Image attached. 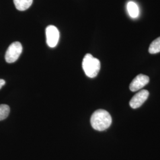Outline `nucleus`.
<instances>
[{
	"instance_id": "6e6552de",
	"label": "nucleus",
	"mask_w": 160,
	"mask_h": 160,
	"mask_svg": "<svg viewBox=\"0 0 160 160\" xmlns=\"http://www.w3.org/2000/svg\"><path fill=\"white\" fill-rule=\"evenodd\" d=\"M127 10L129 14L132 18H137L138 16L139 8L135 2L129 1L127 4Z\"/></svg>"
},
{
	"instance_id": "f257e3e1",
	"label": "nucleus",
	"mask_w": 160,
	"mask_h": 160,
	"mask_svg": "<svg viewBox=\"0 0 160 160\" xmlns=\"http://www.w3.org/2000/svg\"><path fill=\"white\" fill-rule=\"evenodd\" d=\"M90 122L93 129L98 131H103L110 126L112 119L108 112L98 109L92 114Z\"/></svg>"
},
{
	"instance_id": "7ed1b4c3",
	"label": "nucleus",
	"mask_w": 160,
	"mask_h": 160,
	"mask_svg": "<svg viewBox=\"0 0 160 160\" xmlns=\"http://www.w3.org/2000/svg\"><path fill=\"white\" fill-rule=\"evenodd\" d=\"M23 51V47L19 42H14L8 48L6 51L5 59L8 63L16 62L20 56Z\"/></svg>"
},
{
	"instance_id": "39448f33",
	"label": "nucleus",
	"mask_w": 160,
	"mask_h": 160,
	"mask_svg": "<svg viewBox=\"0 0 160 160\" xmlns=\"http://www.w3.org/2000/svg\"><path fill=\"white\" fill-rule=\"evenodd\" d=\"M149 92L148 90H142L138 92L132 98L129 102L130 106L133 109H137L143 104V103L147 100Z\"/></svg>"
},
{
	"instance_id": "0eeeda50",
	"label": "nucleus",
	"mask_w": 160,
	"mask_h": 160,
	"mask_svg": "<svg viewBox=\"0 0 160 160\" xmlns=\"http://www.w3.org/2000/svg\"><path fill=\"white\" fill-rule=\"evenodd\" d=\"M13 1L16 8L20 11L26 10L33 3V0H13Z\"/></svg>"
},
{
	"instance_id": "1a4fd4ad",
	"label": "nucleus",
	"mask_w": 160,
	"mask_h": 160,
	"mask_svg": "<svg viewBox=\"0 0 160 160\" xmlns=\"http://www.w3.org/2000/svg\"><path fill=\"white\" fill-rule=\"evenodd\" d=\"M148 51L151 54H155L160 52V37L157 38L151 43Z\"/></svg>"
},
{
	"instance_id": "f03ea898",
	"label": "nucleus",
	"mask_w": 160,
	"mask_h": 160,
	"mask_svg": "<svg viewBox=\"0 0 160 160\" xmlns=\"http://www.w3.org/2000/svg\"><path fill=\"white\" fill-rule=\"evenodd\" d=\"M82 69L86 75L89 78H94L100 69V61L90 53H87L82 60Z\"/></svg>"
},
{
	"instance_id": "9d476101",
	"label": "nucleus",
	"mask_w": 160,
	"mask_h": 160,
	"mask_svg": "<svg viewBox=\"0 0 160 160\" xmlns=\"http://www.w3.org/2000/svg\"><path fill=\"white\" fill-rule=\"evenodd\" d=\"M10 107L7 104H0V120L6 119L10 113Z\"/></svg>"
},
{
	"instance_id": "20e7f679",
	"label": "nucleus",
	"mask_w": 160,
	"mask_h": 160,
	"mask_svg": "<svg viewBox=\"0 0 160 160\" xmlns=\"http://www.w3.org/2000/svg\"><path fill=\"white\" fill-rule=\"evenodd\" d=\"M46 43L51 48H55L57 45L59 39V32L54 26H48L46 29Z\"/></svg>"
},
{
	"instance_id": "9b49d317",
	"label": "nucleus",
	"mask_w": 160,
	"mask_h": 160,
	"mask_svg": "<svg viewBox=\"0 0 160 160\" xmlns=\"http://www.w3.org/2000/svg\"><path fill=\"white\" fill-rule=\"evenodd\" d=\"M6 84V81L4 80L0 79V89L2 87V86H4Z\"/></svg>"
},
{
	"instance_id": "423d86ee",
	"label": "nucleus",
	"mask_w": 160,
	"mask_h": 160,
	"mask_svg": "<svg viewBox=\"0 0 160 160\" xmlns=\"http://www.w3.org/2000/svg\"><path fill=\"white\" fill-rule=\"evenodd\" d=\"M149 81V78L147 75L139 74L132 80L131 83L130 84L129 88L132 92H137L146 86L148 83Z\"/></svg>"
}]
</instances>
